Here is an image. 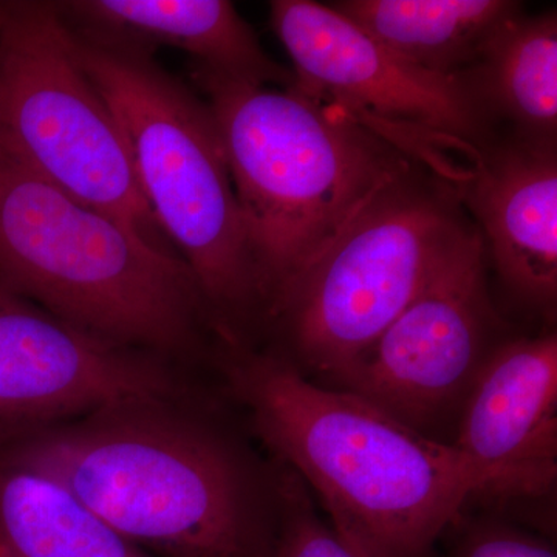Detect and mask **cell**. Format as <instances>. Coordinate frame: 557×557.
Returning a JSON list of instances; mask_svg holds the SVG:
<instances>
[{"mask_svg":"<svg viewBox=\"0 0 557 557\" xmlns=\"http://www.w3.org/2000/svg\"><path fill=\"white\" fill-rule=\"evenodd\" d=\"M220 359L271 458L302 480L362 557H432L469 505L505 500L497 475L449 443L307 379L277 351H223Z\"/></svg>","mask_w":557,"mask_h":557,"instance_id":"2","label":"cell"},{"mask_svg":"<svg viewBox=\"0 0 557 557\" xmlns=\"http://www.w3.org/2000/svg\"><path fill=\"white\" fill-rule=\"evenodd\" d=\"M491 120L507 119L516 137L556 143L557 17L555 11L509 21L480 60L461 72Z\"/></svg>","mask_w":557,"mask_h":557,"instance_id":"15","label":"cell"},{"mask_svg":"<svg viewBox=\"0 0 557 557\" xmlns=\"http://www.w3.org/2000/svg\"><path fill=\"white\" fill-rule=\"evenodd\" d=\"M276 475V527L267 557H362L348 545L302 480L271 458Z\"/></svg>","mask_w":557,"mask_h":557,"instance_id":"17","label":"cell"},{"mask_svg":"<svg viewBox=\"0 0 557 557\" xmlns=\"http://www.w3.org/2000/svg\"><path fill=\"white\" fill-rule=\"evenodd\" d=\"M0 557H9V556H7V553L3 552L2 547H0Z\"/></svg>","mask_w":557,"mask_h":557,"instance_id":"20","label":"cell"},{"mask_svg":"<svg viewBox=\"0 0 557 557\" xmlns=\"http://www.w3.org/2000/svg\"><path fill=\"white\" fill-rule=\"evenodd\" d=\"M0 281L73 327L166 361L199 357L214 335L177 256L2 152Z\"/></svg>","mask_w":557,"mask_h":557,"instance_id":"5","label":"cell"},{"mask_svg":"<svg viewBox=\"0 0 557 557\" xmlns=\"http://www.w3.org/2000/svg\"><path fill=\"white\" fill-rule=\"evenodd\" d=\"M188 401L135 403L0 445L150 557H267L276 475Z\"/></svg>","mask_w":557,"mask_h":557,"instance_id":"1","label":"cell"},{"mask_svg":"<svg viewBox=\"0 0 557 557\" xmlns=\"http://www.w3.org/2000/svg\"><path fill=\"white\" fill-rule=\"evenodd\" d=\"M0 547L9 557H150L58 483L3 461Z\"/></svg>","mask_w":557,"mask_h":557,"instance_id":"16","label":"cell"},{"mask_svg":"<svg viewBox=\"0 0 557 557\" xmlns=\"http://www.w3.org/2000/svg\"><path fill=\"white\" fill-rule=\"evenodd\" d=\"M348 21L401 60L442 75L475 64L487 44L522 14L511 0H344Z\"/></svg>","mask_w":557,"mask_h":557,"instance_id":"14","label":"cell"},{"mask_svg":"<svg viewBox=\"0 0 557 557\" xmlns=\"http://www.w3.org/2000/svg\"><path fill=\"white\" fill-rule=\"evenodd\" d=\"M432 557H557L547 536L515 520L469 512V507L438 539Z\"/></svg>","mask_w":557,"mask_h":557,"instance_id":"18","label":"cell"},{"mask_svg":"<svg viewBox=\"0 0 557 557\" xmlns=\"http://www.w3.org/2000/svg\"><path fill=\"white\" fill-rule=\"evenodd\" d=\"M271 314L370 201L417 166L403 150L295 87L194 69Z\"/></svg>","mask_w":557,"mask_h":557,"instance_id":"3","label":"cell"},{"mask_svg":"<svg viewBox=\"0 0 557 557\" xmlns=\"http://www.w3.org/2000/svg\"><path fill=\"white\" fill-rule=\"evenodd\" d=\"M270 22L293 65L296 90L338 110L460 185L496 141L493 120L461 73L417 67L381 46L330 5L274 0Z\"/></svg>","mask_w":557,"mask_h":557,"instance_id":"8","label":"cell"},{"mask_svg":"<svg viewBox=\"0 0 557 557\" xmlns=\"http://www.w3.org/2000/svg\"><path fill=\"white\" fill-rule=\"evenodd\" d=\"M75 39L84 70L119 121L150 214L196 281L219 346L255 348L265 304L207 102L149 50L90 33L75 32Z\"/></svg>","mask_w":557,"mask_h":557,"instance_id":"4","label":"cell"},{"mask_svg":"<svg viewBox=\"0 0 557 557\" xmlns=\"http://www.w3.org/2000/svg\"><path fill=\"white\" fill-rule=\"evenodd\" d=\"M472 225L457 186L417 164L341 233L271 314L278 355L329 386L412 302Z\"/></svg>","mask_w":557,"mask_h":557,"instance_id":"6","label":"cell"},{"mask_svg":"<svg viewBox=\"0 0 557 557\" xmlns=\"http://www.w3.org/2000/svg\"><path fill=\"white\" fill-rule=\"evenodd\" d=\"M520 309L552 324L557 309L556 143L515 137L482 150L458 188Z\"/></svg>","mask_w":557,"mask_h":557,"instance_id":"12","label":"cell"},{"mask_svg":"<svg viewBox=\"0 0 557 557\" xmlns=\"http://www.w3.org/2000/svg\"><path fill=\"white\" fill-rule=\"evenodd\" d=\"M83 32L150 51L188 53L194 69L255 86L289 87L293 73L271 60L258 36L226 0H75L57 3Z\"/></svg>","mask_w":557,"mask_h":557,"instance_id":"13","label":"cell"},{"mask_svg":"<svg viewBox=\"0 0 557 557\" xmlns=\"http://www.w3.org/2000/svg\"><path fill=\"white\" fill-rule=\"evenodd\" d=\"M188 398L166 359L73 327L0 281V445L100 410Z\"/></svg>","mask_w":557,"mask_h":557,"instance_id":"10","label":"cell"},{"mask_svg":"<svg viewBox=\"0 0 557 557\" xmlns=\"http://www.w3.org/2000/svg\"><path fill=\"white\" fill-rule=\"evenodd\" d=\"M450 445L500 480L505 500L547 496L557 478V335L509 336L480 370Z\"/></svg>","mask_w":557,"mask_h":557,"instance_id":"11","label":"cell"},{"mask_svg":"<svg viewBox=\"0 0 557 557\" xmlns=\"http://www.w3.org/2000/svg\"><path fill=\"white\" fill-rule=\"evenodd\" d=\"M0 152L177 256L150 214L119 121L84 70L57 3L7 2Z\"/></svg>","mask_w":557,"mask_h":557,"instance_id":"7","label":"cell"},{"mask_svg":"<svg viewBox=\"0 0 557 557\" xmlns=\"http://www.w3.org/2000/svg\"><path fill=\"white\" fill-rule=\"evenodd\" d=\"M509 338L472 223L412 302L330 383L438 442L449 443L487 358ZM324 386V384H322Z\"/></svg>","mask_w":557,"mask_h":557,"instance_id":"9","label":"cell"},{"mask_svg":"<svg viewBox=\"0 0 557 557\" xmlns=\"http://www.w3.org/2000/svg\"><path fill=\"white\" fill-rule=\"evenodd\" d=\"M7 16V2H0V27H2L3 21Z\"/></svg>","mask_w":557,"mask_h":557,"instance_id":"19","label":"cell"}]
</instances>
